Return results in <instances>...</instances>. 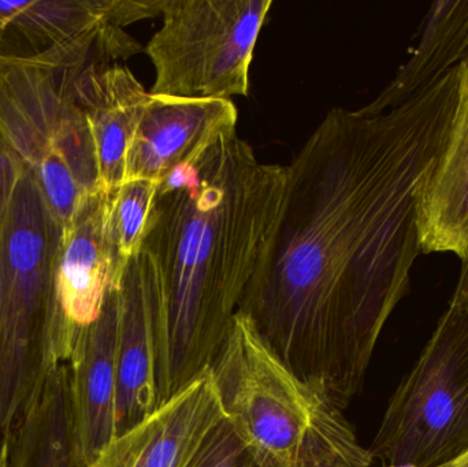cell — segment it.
I'll return each mask as SVG.
<instances>
[{
	"label": "cell",
	"instance_id": "6da1fadb",
	"mask_svg": "<svg viewBox=\"0 0 468 467\" xmlns=\"http://www.w3.org/2000/svg\"><path fill=\"white\" fill-rule=\"evenodd\" d=\"M458 68L392 109H333L285 167L271 244L239 313L341 409L420 254L418 202L447 139Z\"/></svg>",
	"mask_w": 468,
	"mask_h": 467
},
{
	"label": "cell",
	"instance_id": "7a4b0ae2",
	"mask_svg": "<svg viewBox=\"0 0 468 467\" xmlns=\"http://www.w3.org/2000/svg\"><path fill=\"white\" fill-rule=\"evenodd\" d=\"M285 167L236 131L159 186L125 273L147 304L159 406L210 369L271 244Z\"/></svg>",
	"mask_w": 468,
	"mask_h": 467
},
{
	"label": "cell",
	"instance_id": "3957f363",
	"mask_svg": "<svg viewBox=\"0 0 468 467\" xmlns=\"http://www.w3.org/2000/svg\"><path fill=\"white\" fill-rule=\"evenodd\" d=\"M228 421L261 467H370L344 410L292 372L237 313L210 366Z\"/></svg>",
	"mask_w": 468,
	"mask_h": 467
},
{
	"label": "cell",
	"instance_id": "277c9868",
	"mask_svg": "<svg viewBox=\"0 0 468 467\" xmlns=\"http://www.w3.org/2000/svg\"><path fill=\"white\" fill-rule=\"evenodd\" d=\"M60 233L37 181L18 159L0 233V440H10L52 370L69 361L55 298Z\"/></svg>",
	"mask_w": 468,
	"mask_h": 467
},
{
	"label": "cell",
	"instance_id": "5b68a950",
	"mask_svg": "<svg viewBox=\"0 0 468 467\" xmlns=\"http://www.w3.org/2000/svg\"><path fill=\"white\" fill-rule=\"evenodd\" d=\"M87 66L0 59V136L32 173L62 228L101 189L92 134L74 95V81Z\"/></svg>",
	"mask_w": 468,
	"mask_h": 467
},
{
	"label": "cell",
	"instance_id": "8992f818",
	"mask_svg": "<svg viewBox=\"0 0 468 467\" xmlns=\"http://www.w3.org/2000/svg\"><path fill=\"white\" fill-rule=\"evenodd\" d=\"M385 466L441 467L468 452V314L448 307L390 398L370 449Z\"/></svg>",
	"mask_w": 468,
	"mask_h": 467
},
{
	"label": "cell",
	"instance_id": "52a82bcc",
	"mask_svg": "<svg viewBox=\"0 0 468 467\" xmlns=\"http://www.w3.org/2000/svg\"><path fill=\"white\" fill-rule=\"evenodd\" d=\"M271 0H166L147 44L154 95L228 99L248 95V73Z\"/></svg>",
	"mask_w": 468,
	"mask_h": 467
},
{
	"label": "cell",
	"instance_id": "ba28073f",
	"mask_svg": "<svg viewBox=\"0 0 468 467\" xmlns=\"http://www.w3.org/2000/svg\"><path fill=\"white\" fill-rule=\"evenodd\" d=\"M165 0L0 2V59L48 68L112 65L142 51L132 22L162 14Z\"/></svg>",
	"mask_w": 468,
	"mask_h": 467
},
{
	"label": "cell",
	"instance_id": "9c48e42d",
	"mask_svg": "<svg viewBox=\"0 0 468 467\" xmlns=\"http://www.w3.org/2000/svg\"><path fill=\"white\" fill-rule=\"evenodd\" d=\"M107 195L103 189L88 195L60 233L55 298L69 358L77 334L101 317L126 269L107 235Z\"/></svg>",
	"mask_w": 468,
	"mask_h": 467
},
{
	"label": "cell",
	"instance_id": "30bf717a",
	"mask_svg": "<svg viewBox=\"0 0 468 467\" xmlns=\"http://www.w3.org/2000/svg\"><path fill=\"white\" fill-rule=\"evenodd\" d=\"M237 109L228 99L148 95L126 155L125 181L161 186L219 137L236 131Z\"/></svg>",
	"mask_w": 468,
	"mask_h": 467
},
{
	"label": "cell",
	"instance_id": "8fae6325",
	"mask_svg": "<svg viewBox=\"0 0 468 467\" xmlns=\"http://www.w3.org/2000/svg\"><path fill=\"white\" fill-rule=\"evenodd\" d=\"M225 416L210 370L117 436L90 467H191Z\"/></svg>",
	"mask_w": 468,
	"mask_h": 467
},
{
	"label": "cell",
	"instance_id": "7c38bea8",
	"mask_svg": "<svg viewBox=\"0 0 468 467\" xmlns=\"http://www.w3.org/2000/svg\"><path fill=\"white\" fill-rule=\"evenodd\" d=\"M118 290L110 293L101 317L79 332L66 362L70 373L74 440L80 461L87 467L115 439Z\"/></svg>",
	"mask_w": 468,
	"mask_h": 467
},
{
	"label": "cell",
	"instance_id": "4fadbf2b",
	"mask_svg": "<svg viewBox=\"0 0 468 467\" xmlns=\"http://www.w3.org/2000/svg\"><path fill=\"white\" fill-rule=\"evenodd\" d=\"M420 251L468 255V55L458 66L447 139L420 192Z\"/></svg>",
	"mask_w": 468,
	"mask_h": 467
},
{
	"label": "cell",
	"instance_id": "5bb4252c",
	"mask_svg": "<svg viewBox=\"0 0 468 467\" xmlns=\"http://www.w3.org/2000/svg\"><path fill=\"white\" fill-rule=\"evenodd\" d=\"M74 95L92 134L101 189L117 191L150 92L126 66L92 63L77 76Z\"/></svg>",
	"mask_w": 468,
	"mask_h": 467
},
{
	"label": "cell",
	"instance_id": "9a60e30c",
	"mask_svg": "<svg viewBox=\"0 0 468 467\" xmlns=\"http://www.w3.org/2000/svg\"><path fill=\"white\" fill-rule=\"evenodd\" d=\"M159 408L150 313L136 282L123 271L118 290L115 438Z\"/></svg>",
	"mask_w": 468,
	"mask_h": 467
},
{
	"label": "cell",
	"instance_id": "2e32d148",
	"mask_svg": "<svg viewBox=\"0 0 468 467\" xmlns=\"http://www.w3.org/2000/svg\"><path fill=\"white\" fill-rule=\"evenodd\" d=\"M467 55L468 0L434 2L414 54L368 106L384 111L404 103L458 68Z\"/></svg>",
	"mask_w": 468,
	"mask_h": 467
},
{
	"label": "cell",
	"instance_id": "e0dca14e",
	"mask_svg": "<svg viewBox=\"0 0 468 467\" xmlns=\"http://www.w3.org/2000/svg\"><path fill=\"white\" fill-rule=\"evenodd\" d=\"M10 467H87L74 440L70 373L60 364L10 439Z\"/></svg>",
	"mask_w": 468,
	"mask_h": 467
},
{
	"label": "cell",
	"instance_id": "ac0fdd59",
	"mask_svg": "<svg viewBox=\"0 0 468 467\" xmlns=\"http://www.w3.org/2000/svg\"><path fill=\"white\" fill-rule=\"evenodd\" d=\"M158 188L153 181L132 180L107 195V235L123 265H128L142 247Z\"/></svg>",
	"mask_w": 468,
	"mask_h": 467
},
{
	"label": "cell",
	"instance_id": "d6986e66",
	"mask_svg": "<svg viewBox=\"0 0 468 467\" xmlns=\"http://www.w3.org/2000/svg\"><path fill=\"white\" fill-rule=\"evenodd\" d=\"M191 467H261L228 419L211 433Z\"/></svg>",
	"mask_w": 468,
	"mask_h": 467
},
{
	"label": "cell",
	"instance_id": "ffe728a7",
	"mask_svg": "<svg viewBox=\"0 0 468 467\" xmlns=\"http://www.w3.org/2000/svg\"><path fill=\"white\" fill-rule=\"evenodd\" d=\"M16 161L0 136V230H2L5 208H7L8 199H10L11 188L16 180Z\"/></svg>",
	"mask_w": 468,
	"mask_h": 467
},
{
	"label": "cell",
	"instance_id": "44dd1931",
	"mask_svg": "<svg viewBox=\"0 0 468 467\" xmlns=\"http://www.w3.org/2000/svg\"><path fill=\"white\" fill-rule=\"evenodd\" d=\"M450 304L468 314V255L462 260L461 276Z\"/></svg>",
	"mask_w": 468,
	"mask_h": 467
},
{
	"label": "cell",
	"instance_id": "7402d4cb",
	"mask_svg": "<svg viewBox=\"0 0 468 467\" xmlns=\"http://www.w3.org/2000/svg\"><path fill=\"white\" fill-rule=\"evenodd\" d=\"M0 467H10V440H0Z\"/></svg>",
	"mask_w": 468,
	"mask_h": 467
},
{
	"label": "cell",
	"instance_id": "603a6c76",
	"mask_svg": "<svg viewBox=\"0 0 468 467\" xmlns=\"http://www.w3.org/2000/svg\"><path fill=\"white\" fill-rule=\"evenodd\" d=\"M441 467H468V452H466L463 457L459 458V460L453 461L450 465Z\"/></svg>",
	"mask_w": 468,
	"mask_h": 467
},
{
	"label": "cell",
	"instance_id": "cb8c5ba5",
	"mask_svg": "<svg viewBox=\"0 0 468 467\" xmlns=\"http://www.w3.org/2000/svg\"><path fill=\"white\" fill-rule=\"evenodd\" d=\"M2 36H3V24H2V19H0V43H2Z\"/></svg>",
	"mask_w": 468,
	"mask_h": 467
}]
</instances>
